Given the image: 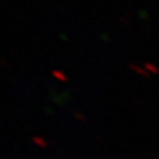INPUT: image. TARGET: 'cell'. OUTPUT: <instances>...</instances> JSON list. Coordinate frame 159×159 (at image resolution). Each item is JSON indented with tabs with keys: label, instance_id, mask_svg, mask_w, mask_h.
Here are the masks:
<instances>
[{
	"label": "cell",
	"instance_id": "2",
	"mask_svg": "<svg viewBox=\"0 0 159 159\" xmlns=\"http://www.w3.org/2000/svg\"><path fill=\"white\" fill-rule=\"evenodd\" d=\"M74 116H76L78 119H82V121H84V119H85V118H84L82 116H81V114H80V113H74Z\"/></svg>",
	"mask_w": 159,
	"mask_h": 159
},
{
	"label": "cell",
	"instance_id": "1",
	"mask_svg": "<svg viewBox=\"0 0 159 159\" xmlns=\"http://www.w3.org/2000/svg\"><path fill=\"white\" fill-rule=\"evenodd\" d=\"M52 74H53L54 78L60 80V81H66V76H65V74H64L62 72H60V70H53Z\"/></svg>",
	"mask_w": 159,
	"mask_h": 159
}]
</instances>
